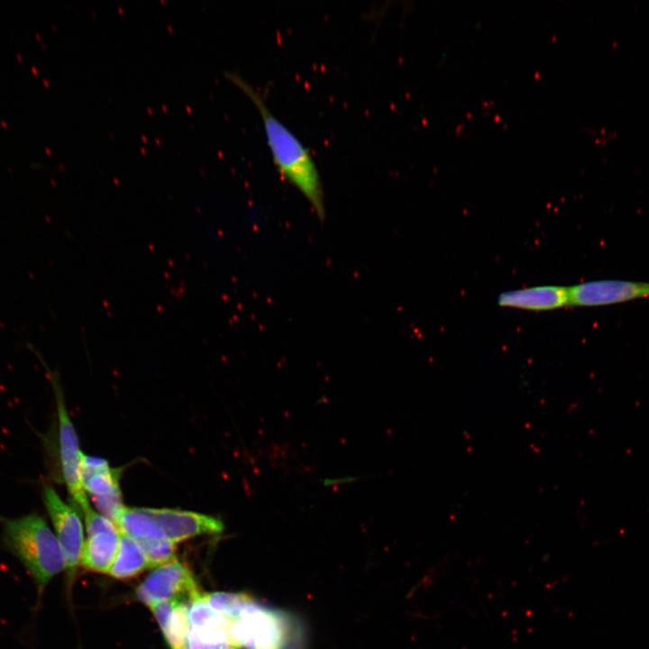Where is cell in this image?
I'll use <instances>...</instances> for the list:
<instances>
[{
  "label": "cell",
  "mask_w": 649,
  "mask_h": 649,
  "mask_svg": "<svg viewBox=\"0 0 649 649\" xmlns=\"http://www.w3.org/2000/svg\"><path fill=\"white\" fill-rule=\"evenodd\" d=\"M226 77L254 103L262 120L273 162L281 176L309 202L319 217H324V191L316 163L300 139L269 108L261 94L239 73Z\"/></svg>",
  "instance_id": "1"
},
{
  "label": "cell",
  "mask_w": 649,
  "mask_h": 649,
  "mask_svg": "<svg viewBox=\"0 0 649 649\" xmlns=\"http://www.w3.org/2000/svg\"><path fill=\"white\" fill-rule=\"evenodd\" d=\"M2 542L32 577L41 599L47 585L65 570L58 539L46 520L36 513L1 517Z\"/></svg>",
  "instance_id": "2"
},
{
  "label": "cell",
  "mask_w": 649,
  "mask_h": 649,
  "mask_svg": "<svg viewBox=\"0 0 649 649\" xmlns=\"http://www.w3.org/2000/svg\"><path fill=\"white\" fill-rule=\"evenodd\" d=\"M28 347L44 365L53 388L58 413L59 458L62 478L71 498V505L82 514L90 505L81 480L83 452L79 448L75 427L69 416L59 373L51 370L32 344Z\"/></svg>",
  "instance_id": "3"
},
{
  "label": "cell",
  "mask_w": 649,
  "mask_h": 649,
  "mask_svg": "<svg viewBox=\"0 0 649 649\" xmlns=\"http://www.w3.org/2000/svg\"><path fill=\"white\" fill-rule=\"evenodd\" d=\"M140 601L152 607L165 601H177L190 605L203 594L190 571L176 559L158 566L136 590Z\"/></svg>",
  "instance_id": "4"
},
{
  "label": "cell",
  "mask_w": 649,
  "mask_h": 649,
  "mask_svg": "<svg viewBox=\"0 0 649 649\" xmlns=\"http://www.w3.org/2000/svg\"><path fill=\"white\" fill-rule=\"evenodd\" d=\"M228 632L236 649H281L287 636V625L281 614L257 603L233 620Z\"/></svg>",
  "instance_id": "5"
},
{
  "label": "cell",
  "mask_w": 649,
  "mask_h": 649,
  "mask_svg": "<svg viewBox=\"0 0 649 649\" xmlns=\"http://www.w3.org/2000/svg\"><path fill=\"white\" fill-rule=\"evenodd\" d=\"M42 498L64 557L67 579L71 583L85 543L81 517L78 510L66 504L51 486H44Z\"/></svg>",
  "instance_id": "6"
},
{
  "label": "cell",
  "mask_w": 649,
  "mask_h": 649,
  "mask_svg": "<svg viewBox=\"0 0 649 649\" xmlns=\"http://www.w3.org/2000/svg\"><path fill=\"white\" fill-rule=\"evenodd\" d=\"M120 470L111 468L107 461L83 454L82 485L102 516L116 524L125 507L119 486Z\"/></svg>",
  "instance_id": "7"
},
{
  "label": "cell",
  "mask_w": 649,
  "mask_h": 649,
  "mask_svg": "<svg viewBox=\"0 0 649 649\" xmlns=\"http://www.w3.org/2000/svg\"><path fill=\"white\" fill-rule=\"evenodd\" d=\"M82 515L87 537L80 564L91 571L108 573L117 553L121 533L114 523L95 512L91 507Z\"/></svg>",
  "instance_id": "8"
},
{
  "label": "cell",
  "mask_w": 649,
  "mask_h": 649,
  "mask_svg": "<svg viewBox=\"0 0 649 649\" xmlns=\"http://www.w3.org/2000/svg\"><path fill=\"white\" fill-rule=\"evenodd\" d=\"M569 306L595 307L649 297V282L598 279L568 288Z\"/></svg>",
  "instance_id": "9"
},
{
  "label": "cell",
  "mask_w": 649,
  "mask_h": 649,
  "mask_svg": "<svg viewBox=\"0 0 649 649\" xmlns=\"http://www.w3.org/2000/svg\"><path fill=\"white\" fill-rule=\"evenodd\" d=\"M173 544L201 535L223 532L224 523L212 516L170 508H147Z\"/></svg>",
  "instance_id": "10"
},
{
  "label": "cell",
  "mask_w": 649,
  "mask_h": 649,
  "mask_svg": "<svg viewBox=\"0 0 649 649\" xmlns=\"http://www.w3.org/2000/svg\"><path fill=\"white\" fill-rule=\"evenodd\" d=\"M498 304L531 311H547L569 306V289L562 286H536L501 293Z\"/></svg>",
  "instance_id": "11"
},
{
  "label": "cell",
  "mask_w": 649,
  "mask_h": 649,
  "mask_svg": "<svg viewBox=\"0 0 649 649\" xmlns=\"http://www.w3.org/2000/svg\"><path fill=\"white\" fill-rule=\"evenodd\" d=\"M189 605L177 601H165L151 609L171 649H184L189 631Z\"/></svg>",
  "instance_id": "12"
},
{
  "label": "cell",
  "mask_w": 649,
  "mask_h": 649,
  "mask_svg": "<svg viewBox=\"0 0 649 649\" xmlns=\"http://www.w3.org/2000/svg\"><path fill=\"white\" fill-rule=\"evenodd\" d=\"M115 526L120 533L133 538L141 546L168 539L146 507H124Z\"/></svg>",
  "instance_id": "13"
},
{
  "label": "cell",
  "mask_w": 649,
  "mask_h": 649,
  "mask_svg": "<svg viewBox=\"0 0 649 649\" xmlns=\"http://www.w3.org/2000/svg\"><path fill=\"white\" fill-rule=\"evenodd\" d=\"M149 568L142 546L133 538L121 533L117 553L107 574L115 579L125 580Z\"/></svg>",
  "instance_id": "14"
},
{
  "label": "cell",
  "mask_w": 649,
  "mask_h": 649,
  "mask_svg": "<svg viewBox=\"0 0 649 649\" xmlns=\"http://www.w3.org/2000/svg\"><path fill=\"white\" fill-rule=\"evenodd\" d=\"M206 600L215 611L237 619L257 602L246 593L214 592L206 594Z\"/></svg>",
  "instance_id": "15"
},
{
  "label": "cell",
  "mask_w": 649,
  "mask_h": 649,
  "mask_svg": "<svg viewBox=\"0 0 649 649\" xmlns=\"http://www.w3.org/2000/svg\"><path fill=\"white\" fill-rule=\"evenodd\" d=\"M228 627L197 628L189 626L188 649H236L231 643Z\"/></svg>",
  "instance_id": "16"
},
{
  "label": "cell",
  "mask_w": 649,
  "mask_h": 649,
  "mask_svg": "<svg viewBox=\"0 0 649 649\" xmlns=\"http://www.w3.org/2000/svg\"><path fill=\"white\" fill-rule=\"evenodd\" d=\"M189 626L197 628L228 627L232 619L210 607L206 600V594L192 602L188 608Z\"/></svg>",
  "instance_id": "17"
},
{
  "label": "cell",
  "mask_w": 649,
  "mask_h": 649,
  "mask_svg": "<svg viewBox=\"0 0 649 649\" xmlns=\"http://www.w3.org/2000/svg\"><path fill=\"white\" fill-rule=\"evenodd\" d=\"M358 480V478L353 476H346V477H340V478H334L330 479L326 478L322 480V484L324 487H334V486H340L347 483H352Z\"/></svg>",
  "instance_id": "18"
},
{
  "label": "cell",
  "mask_w": 649,
  "mask_h": 649,
  "mask_svg": "<svg viewBox=\"0 0 649 649\" xmlns=\"http://www.w3.org/2000/svg\"><path fill=\"white\" fill-rule=\"evenodd\" d=\"M184 649H188V648L186 647V648H184Z\"/></svg>",
  "instance_id": "19"
}]
</instances>
